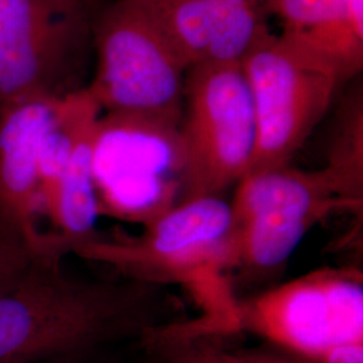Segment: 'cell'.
I'll list each match as a JSON object with an SVG mask.
<instances>
[{
	"instance_id": "1",
	"label": "cell",
	"mask_w": 363,
	"mask_h": 363,
	"mask_svg": "<svg viewBox=\"0 0 363 363\" xmlns=\"http://www.w3.org/2000/svg\"><path fill=\"white\" fill-rule=\"evenodd\" d=\"M169 286L118 276L67 277L38 257L0 283V363H40L99 351L186 319Z\"/></svg>"
},
{
	"instance_id": "2",
	"label": "cell",
	"mask_w": 363,
	"mask_h": 363,
	"mask_svg": "<svg viewBox=\"0 0 363 363\" xmlns=\"http://www.w3.org/2000/svg\"><path fill=\"white\" fill-rule=\"evenodd\" d=\"M230 220L229 202L220 196L198 198L171 208L139 235L99 233L72 253L111 267L121 277L182 286L201 310L184 325L230 333L238 301L228 277Z\"/></svg>"
},
{
	"instance_id": "3",
	"label": "cell",
	"mask_w": 363,
	"mask_h": 363,
	"mask_svg": "<svg viewBox=\"0 0 363 363\" xmlns=\"http://www.w3.org/2000/svg\"><path fill=\"white\" fill-rule=\"evenodd\" d=\"M91 23L96 72L86 91L100 109L178 130L189 66L147 0H112Z\"/></svg>"
},
{
	"instance_id": "4",
	"label": "cell",
	"mask_w": 363,
	"mask_h": 363,
	"mask_svg": "<svg viewBox=\"0 0 363 363\" xmlns=\"http://www.w3.org/2000/svg\"><path fill=\"white\" fill-rule=\"evenodd\" d=\"M177 145L181 203L220 196L247 175L256 117L241 64L203 62L187 69Z\"/></svg>"
},
{
	"instance_id": "5",
	"label": "cell",
	"mask_w": 363,
	"mask_h": 363,
	"mask_svg": "<svg viewBox=\"0 0 363 363\" xmlns=\"http://www.w3.org/2000/svg\"><path fill=\"white\" fill-rule=\"evenodd\" d=\"M91 16L79 0H0V113L86 88Z\"/></svg>"
},
{
	"instance_id": "6",
	"label": "cell",
	"mask_w": 363,
	"mask_h": 363,
	"mask_svg": "<svg viewBox=\"0 0 363 363\" xmlns=\"http://www.w3.org/2000/svg\"><path fill=\"white\" fill-rule=\"evenodd\" d=\"M241 66L256 117L247 174L288 166L333 103L337 72L288 33L261 45Z\"/></svg>"
},
{
	"instance_id": "7",
	"label": "cell",
	"mask_w": 363,
	"mask_h": 363,
	"mask_svg": "<svg viewBox=\"0 0 363 363\" xmlns=\"http://www.w3.org/2000/svg\"><path fill=\"white\" fill-rule=\"evenodd\" d=\"M229 205L232 271L257 276L280 269L318 222L350 213L322 169L289 164L247 174Z\"/></svg>"
},
{
	"instance_id": "8",
	"label": "cell",
	"mask_w": 363,
	"mask_h": 363,
	"mask_svg": "<svg viewBox=\"0 0 363 363\" xmlns=\"http://www.w3.org/2000/svg\"><path fill=\"white\" fill-rule=\"evenodd\" d=\"M313 359L345 343L363 342V274L355 268L313 271L237 301L230 333Z\"/></svg>"
},
{
	"instance_id": "9",
	"label": "cell",
	"mask_w": 363,
	"mask_h": 363,
	"mask_svg": "<svg viewBox=\"0 0 363 363\" xmlns=\"http://www.w3.org/2000/svg\"><path fill=\"white\" fill-rule=\"evenodd\" d=\"M177 132L132 117H100L93 154L100 216L147 226L181 203L177 140L151 152Z\"/></svg>"
},
{
	"instance_id": "10",
	"label": "cell",
	"mask_w": 363,
	"mask_h": 363,
	"mask_svg": "<svg viewBox=\"0 0 363 363\" xmlns=\"http://www.w3.org/2000/svg\"><path fill=\"white\" fill-rule=\"evenodd\" d=\"M57 100H31L0 113V253L19 265L62 259L39 226V142Z\"/></svg>"
},
{
	"instance_id": "11",
	"label": "cell",
	"mask_w": 363,
	"mask_h": 363,
	"mask_svg": "<svg viewBox=\"0 0 363 363\" xmlns=\"http://www.w3.org/2000/svg\"><path fill=\"white\" fill-rule=\"evenodd\" d=\"M186 65L241 64L274 37L259 0H147Z\"/></svg>"
},
{
	"instance_id": "12",
	"label": "cell",
	"mask_w": 363,
	"mask_h": 363,
	"mask_svg": "<svg viewBox=\"0 0 363 363\" xmlns=\"http://www.w3.org/2000/svg\"><path fill=\"white\" fill-rule=\"evenodd\" d=\"M244 346L226 333L187 328L183 322L152 331L140 340L148 363H312L308 358L261 340Z\"/></svg>"
},
{
	"instance_id": "13",
	"label": "cell",
	"mask_w": 363,
	"mask_h": 363,
	"mask_svg": "<svg viewBox=\"0 0 363 363\" xmlns=\"http://www.w3.org/2000/svg\"><path fill=\"white\" fill-rule=\"evenodd\" d=\"M337 196L350 213L362 217L363 93L354 88L339 105L335 127L322 169Z\"/></svg>"
},
{
	"instance_id": "14",
	"label": "cell",
	"mask_w": 363,
	"mask_h": 363,
	"mask_svg": "<svg viewBox=\"0 0 363 363\" xmlns=\"http://www.w3.org/2000/svg\"><path fill=\"white\" fill-rule=\"evenodd\" d=\"M289 33H307L334 23L363 21V0H259Z\"/></svg>"
},
{
	"instance_id": "15",
	"label": "cell",
	"mask_w": 363,
	"mask_h": 363,
	"mask_svg": "<svg viewBox=\"0 0 363 363\" xmlns=\"http://www.w3.org/2000/svg\"><path fill=\"white\" fill-rule=\"evenodd\" d=\"M310 361L312 363H363V342L340 345Z\"/></svg>"
},
{
	"instance_id": "16",
	"label": "cell",
	"mask_w": 363,
	"mask_h": 363,
	"mask_svg": "<svg viewBox=\"0 0 363 363\" xmlns=\"http://www.w3.org/2000/svg\"><path fill=\"white\" fill-rule=\"evenodd\" d=\"M96 352L97 351L70 354V355L58 357V358H54V359H49V361L40 363H101L96 359Z\"/></svg>"
},
{
	"instance_id": "17",
	"label": "cell",
	"mask_w": 363,
	"mask_h": 363,
	"mask_svg": "<svg viewBox=\"0 0 363 363\" xmlns=\"http://www.w3.org/2000/svg\"><path fill=\"white\" fill-rule=\"evenodd\" d=\"M30 262V261H28ZM26 265V264H25ZM25 265H19V264H15L13 261L4 257L1 253H0V283L6 281L9 277H11L13 273L16 271H19L22 267Z\"/></svg>"
},
{
	"instance_id": "18",
	"label": "cell",
	"mask_w": 363,
	"mask_h": 363,
	"mask_svg": "<svg viewBox=\"0 0 363 363\" xmlns=\"http://www.w3.org/2000/svg\"><path fill=\"white\" fill-rule=\"evenodd\" d=\"M79 1H81V3L84 4V7L86 9L89 16H91L97 10H100L103 6H105V4L109 3V1H112V0H79Z\"/></svg>"
}]
</instances>
